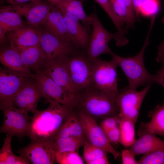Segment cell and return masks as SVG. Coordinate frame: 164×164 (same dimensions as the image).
<instances>
[{
  "mask_svg": "<svg viewBox=\"0 0 164 164\" xmlns=\"http://www.w3.org/2000/svg\"><path fill=\"white\" fill-rule=\"evenodd\" d=\"M135 155L129 149L122 151L121 157L123 164H138V161L135 159Z\"/></svg>",
  "mask_w": 164,
  "mask_h": 164,
  "instance_id": "8d00e7d4",
  "label": "cell"
},
{
  "mask_svg": "<svg viewBox=\"0 0 164 164\" xmlns=\"http://www.w3.org/2000/svg\"><path fill=\"white\" fill-rule=\"evenodd\" d=\"M33 78L41 91L42 97L47 102L54 100L73 109L76 108V97L58 84L40 70L36 72Z\"/></svg>",
  "mask_w": 164,
  "mask_h": 164,
  "instance_id": "9c48e42d",
  "label": "cell"
},
{
  "mask_svg": "<svg viewBox=\"0 0 164 164\" xmlns=\"http://www.w3.org/2000/svg\"><path fill=\"white\" fill-rule=\"evenodd\" d=\"M8 41L6 33L0 28V45L4 44Z\"/></svg>",
  "mask_w": 164,
  "mask_h": 164,
  "instance_id": "ee69618b",
  "label": "cell"
},
{
  "mask_svg": "<svg viewBox=\"0 0 164 164\" xmlns=\"http://www.w3.org/2000/svg\"><path fill=\"white\" fill-rule=\"evenodd\" d=\"M160 62L162 63L161 68L154 75V83L158 84L164 87V57Z\"/></svg>",
  "mask_w": 164,
  "mask_h": 164,
  "instance_id": "74e56055",
  "label": "cell"
},
{
  "mask_svg": "<svg viewBox=\"0 0 164 164\" xmlns=\"http://www.w3.org/2000/svg\"><path fill=\"white\" fill-rule=\"evenodd\" d=\"M32 76L9 69L0 68V108L14 105L13 101L17 93L31 79Z\"/></svg>",
  "mask_w": 164,
  "mask_h": 164,
  "instance_id": "52a82bcc",
  "label": "cell"
},
{
  "mask_svg": "<svg viewBox=\"0 0 164 164\" xmlns=\"http://www.w3.org/2000/svg\"><path fill=\"white\" fill-rule=\"evenodd\" d=\"M150 87V85H147L139 91L132 90L128 87L122 89L116 97L119 108V115L131 120L135 124L141 105Z\"/></svg>",
  "mask_w": 164,
  "mask_h": 164,
  "instance_id": "30bf717a",
  "label": "cell"
},
{
  "mask_svg": "<svg viewBox=\"0 0 164 164\" xmlns=\"http://www.w3.org/2000/svg\"><path fill=\"white\" fill-rule=\"evenodd\" d=\"M110 164L107 155L98 158L93 161L90 164Z\"/></svg>",
  "mask_w": 164,
  "mask_h": 164,
  "instance_id": "7bdbcfd3",
  "label": "cell"
},
{
  "mask_svg": "<svg viewBox=\"0 0 164 164\" xmlns=\"http://www.w3.org/2000/svg\"><path fill=\"white\" fill-rule=\"evenodd\" d=\"M69 137L86 138L81 122L75 109L72 111L55 138Z\"/></svg>",
  "mask_w": 164,
  "mask_h": 164,
  "instance_id": "d4e9b609",
  "label": "cell"
},
{
  "mask_svg": "<svg viewBox=\"0 0 164 164\" xmlns=\"http://www.w3.org/2000/svg\"><path fill=\"white\" fill-rule=\"evenodd\" d=\"M83 147V156L85 161L87 164H90L92 161L107 155L108 152H107L87 141Z\"/></svg>",
  "mask_w": 164,
  "mask_h": 164,
  "instance_id": "4dcf8cb0",
  "label": "cell"
},
{
  "mask_svg": "<svg viewBox=\"0 0 164 164\" xmlns=\"http://www.w3.org/2000/svg\"><path fill=\"white\" fill-rule=\"evenodd\" d=\"M120 117L118 114L102 119L99 125L105 133L118 125Z\"/></svg>",
  "mask_w": 164,
  "mask_h": 164,
  "instance_id": "e575fe53",
  "label": "cell"
},
{
  "mask_svg": "<svg viewBox=\"0 0 164 164\" xmlns=\"http://www.w3.org/2000/svg\"><path fill=\"white\" fill-rule=\"evenodd\" d=\"M56 161L60 164H83V159L78 151L56 152Z\"/></svg>",
  "mask_w": 164,
  "mask_h": 164,
  "instance_id": "1f68e13d",
  "label": "cell"
},
{
  "mask_svg": "<svg viewBox=\"0 0 164 164\" xmlns=\"http://www.w3.org/2000/svg\"><path fill=\"white\" fill-rule=\"evenodd\" d=\"M155 21L151 20L149 30L141 50L138 53L132 57H123L115 54H111L116 60L126 75L128 82V87L136 90L140 85L154 84V75L150 74L146 69L144 62V56L145 49L149 45V36Z\"/></svg>",
  "mask_w": 164,
  "mask_h": 164,
  "instance_id": "3957f363",
  "label": "cell"
},
{
  "mask_svg": "<svg viewBox=\"0 0 164 164\" xmlns=\"http://www.w3.org/2000/svg\"><path fill=\"white\" fill-rule=\"evenodd\" d=\"M41 26L58 38L72 43L63 15L56 6L51 10Z\"/></svg>",
  "mask_w": 164,
  "mask_h": 164,
  "instance_id": "d6986e66",
  "label": "cell"
},
{
  "mask_svg": "<svg viewBox=\"0 0 164 164\" xmlns=\"http://www.w3.org/2000/svg\"><path fill=\"white\" fill-rule=\"evenodd\" d=\"M60 10L72 44L79 50L85 53L91 33L77 18L64 11Z\"/></svg>",
  "mask_w": 164,
  "mask_h": 164,
  "instance_id": "ac0fdd59",
  "label": "cell"
},
{
  "mask_svg": "<svg viewBox=\"0 0 164 164\" xmlns=\"http://www.w3.org/2000/svg\"><path fill=\"white\" fill-rule=\"evenodd\" d=\"M138 162V164H164V148L144 154Z\"/></svg>",
  "mask_w": 164,
  "mask_h": 164,
  "instance_id": "d6a6232c",
  "label": "cell"
},
{
  "mask_svg": "<svg viewBox=\"0 0 164 164\" xmlns=\"http://www.w3.org/2000/svg\"><path fill=\"white\" fill-rule=\"evenodd\" d=\"M111 6L122 24L130 27L129 11L124 0H110Z\"/></svg>",
  "mask_w": 164,
  "mask_h": 164,
  "instance_id": "f546056e",
  "label": "cell"
},
{
  "mask_svg": "<svg viewBox=\"0 0 164 164\" xmlns=\"http://www.w3.org/2000/svg\"><path fill=\"white\" fill-rule=\"evenodd\" d=\"M116 97L90 87L78 93L75 109L82 111L96 120L102 119L119 114Z\"/></svg>",
  "mask_w": 164,
  "mask_h": 164,
  "instance_id": "7a4b0ae2",
  "label": "cell"
},
{
  "mask_svg": "<svg viewBox=\"0 0 164 164\" xmlns=\"http://www.w3.org/2000/svg\"><path fill=\"white\" fill-rule=\"evenodd\" d=\"M164 148V141L153 134L147 133L139 136L129 149L135 155L145 154L152 151Z\"/></svg>",
  "mask_w": 164,
  "mask_h": 164,
  "instance_id": "7402d4cb",
  "label": "cell"
},
{
  "mask_svg": "<svg viewBox=\"0 0 164 164\" xmlns=\"http://www.w3.org/2000/svg\"><path fill=\"white\" fill-rule=\"evenodd\" d=\"M48 107L43 110H37L31 118L28 136L31 141L53 140L74 109L54 100L48 101Z\"/></svg>",
  "mask_w": 164,
  "mask_h": 164,
  "instance_id": "6da1fadb",
  "label": "cell"
},
{
  "mask_svg": "<svg viewBox=\"0 0 164 164\" xmlns=\"http://www.w3.org/2000/svg\"><path fill=\"white\" fill-rule=\"evenodd\" d=\"M49 2L54 6L63 0H47Z\"/></svg>",
  "mask_w": 164,
  "mask_h": 164,
  "instance_id": "f6af8a7d",
  "label": "cell"
},
{
  "mask_svg": "<svg viewBox=\"0 0 164 164\" xmlns=\"http://www.w3.org/2000/svg\"><path fill=\"white\" fill-rule=\"evenodd\" d=\"M162 23L164 24V17L163 18L162 20Z\"/></svg>",
  "mask_w": 164,
  "mask_h": 164,
  "instance_id": "bcb514c9",
  "label": "cell"
},
{
  "mask_svg": "<svg viewBox=\"0 0 164 164\" xmlns=\"http://www.w3.org/2000/svg\"><path fill=\"white\" fill-rule=\"evenodd\" d=\"M124 1L129 11L130 27L133 28L135 21V17L132 0H124Z\"/></svg>",
  "mask_w": 164,
  "mask_h": 164,
  "instance_id": "f35d334b",
  "label": "cell"
},
{
  "mask_svg": "<svg viewBox=\"0 0 164 164\" xmlns=\"http://www.w3.org/2000/svg\"><path fill=\"white\" fill-rule=\"evenodd\" d=\"M105 133L111 144H118L120 143V131L118 125L108 131Z\"/></svg>",
  "mask_w": 164,
  "mask_h": 164,
  "instance_id": "d590c367",
  "label": "cell"
},
{
  "mask_svg": "<svg viewBox=\"0 0 164 164\" xmlns=\"http://www.w3.org/2000/svg\"><path fill=\"white\" fill-rule=\"evenodd\" d=\"M0 62L4 67L13 70L32 76L34 74L24 64L19 53L9 45L1 50Z\"/></svg>",
  "mask_w": 164,
  "mask_h": 164,
  "instance_id": "603a6c76",
  "label": "cell"
},
{
  "mask_svg": "<svg viewBox=\"0 0 164 164\" xmlns=\"http://www.w3.org/2000/svg\"><path fill=\"white\" fill-rule=\"evenodd\" d=\"M24 64L30 71L41 70L46 64L45 53L39 44L19 52Z\"/></svg>",
  "mask_w": 164,
  "mask_h": 164,
  "instance_id": "44dd1931",
  "label": "cell"
},
{
  "mask_svg": "<svg viewBox=\"0 0 164 164\" xmlns=\"http://www.w3.org/2000/svg\"><path fill=\"white\" fill-rule=\"evenodd\" d=\"M82 2L80 0H63L55 6L77 18L91 34L92 31L91 15H88L85 12Z\"/></svg>",
  "mask_w": 164,
  "mask_h": 164,
  "instance_id": "cb8c5ba5",
  "label": "cell"
},
{
  "mask_svg": "<svg viewBox=\"0 0 164 164\" xmlns=\"http://www.w3.org/2000/svg\"><path fill=\"white\" fill-rule=\"evenodd\" d=\"M22 16L10 5L1 6L0 9V28L6 33L24 24Z\"/></svg>",
  "mask_w": 164,
  "mask_h": 164,
  "instance_id": "484cf974",
  "label": "cell"
},
{
  "mask_svg": "<svg viewBox=\"0 0 164 164\" xmlns=\"http://www.w3.org/2000/svg\"><path fill=\"white\" fill-rule=\"evenodd\" d=\"M120 117L118 125L120 131V143L125 147H129L136 140L135 124L128 118L123 117L120 116Z\"/></svg>",
  "mask_w": 164,
  "mask_h": 164,
  "instance_id": "83f0119b",
  "label": "cell"
},
{
  "mask_svg": "<svg viewBox=\"0 0 164 164\" xmlns=\"http://www.w3.org/2000/svg\"><path fill=\"white\" fill-rule=\"evenodd\" d=\"M17 152L32 164H53L56 161V151L52 140L31 141L29 144L19 149Z\"/></svg>",
  "mask_w": 164,
  "mask_h": 164,
  "instance_id": "7c38bea8",
  "label": "cell"
},
{
  "mask_svg": "<svg viewBox=\"0 0 164 164\" xmlns=\"http://www.w3.org/2000/svg\"><path fill=\"white\" fill-rule=\"evenodd\" d=\"M107 13L114 24L118 31L123 29L121 24L118 15L113 9L110 0H94Z\"/></svg>",
  "mask_w": 164,
  "mask_h": 164,
  "instance_id": "836d02e7",
  "label": "cell"
},
{
  "mask_svg": "<svg viewBox=\"0 0 164 164\" xmlns=\"http://www.w3.org/2000/svg\"><path fill=\"white\" fill-rule=\"evenodd\" d=\"M42 97L41 91L33 78L17 93L13 103L16 107L34 114L37 111L38 103Z\"/></svg>",
  "mask_w": 164,
  "mask_h": 164,
  "instance_id": "e0dca14e",
  "label": "cell"
},
{
  "mask_svg": "<svg viewBox=\"0 0 164 164\" xmlns=\"http://www.w3.org/2000/svg\"><path fill=\"white\" fill-rule=\"evenodd\" d=\"M10 5L14 10L25 18L28 25L36 28L41 26L51 10L55 6L47 0Z\"/></svg>",
  "mask_w": 164,
  "mask_h": 164,
  "instance_id": "5bb4252c",
  "label": "cell"
},
{
  "mask_svg": "<svg viewBox=\"0 0 164 164\" xmlns=\"http://www.w3.org/2000/svg\"><path fill=\"white\" fill-rule=\"evenodd\" d=\"M1 110L3 113L4 119L0 129L1 133L20 139L28 135L31 119L28 112L14 105L6 107Z\"/></svg>",
  "mask_w": 164,
  "mask_h": 164,
  "instance_id": "ba28073f",
  "label": "cell"
},
{
  "mask_svg": "<svg viewBox=\"0 0 164 164\" xmlns=\"http://www.w3.org/2000/svg\"><path fill=\"white\" fill-rule=\"evenodd\" d=\"M145 0H132L133 5L135 14L138 17L142 5Z\"/></svg>",
  "mask_w": 164,
  "mask_h": 164,
  "instance_id": "ab89813d",
  "label": "cell"
},
{
  "mask_svg": "<svg viewBox=\"0 0 164 164\" xmlns=\"http://www.w3.org/2000/svg\"><path fill=\"white\" fill-rule=\"evenodd\" d=\"M164 57V41L158 46V54L156 60L160 62L161 60Z\"/></svg>",
  "mask_w": 164,
  "mask_h": 164,
  "instance_id": "60d3db41",
  "label": "cell"
},
{
  "mask_svg": "<svg viewBox=\"0 0 164 164\" xmlns=\"http://www.w3.org/2000/svg\"><path fill=\"white\" fill-rule=\"evenodd\" d=\"M151 120L148 122H142L137 132L138 136L151 133L164 135V103L158 105L150 112Z\"/></svg>",
  "mask_w": 164,
  "mask_h": 164,
  "instance_id": "ffe728a7",
  "label": "cell"
},
{
  "mask_svg": "<svg viewBox=\"0 0 164 164\" xmlns=\"http://www.w3.org/2000/svg\"><path fill=\"white\" fill-rule=\"evenodd\" d=\"M116 60L109 61L98 57L91 63V87L116 97L119 92L117 84Z\"/></svg>",
  "mask_w": 164,
  "mask_h": 164,
  "instance_id": "277c9868",
  "label": "cell"
},
{
  "mask_svg": "<svg viewBox=\"0 0 164 164\" xmlns=\"http://www.w3.org/2000/svg\"><path fill=\"white\" fill-rule=\"evenodd\" d=\"M81 122L88 142L112 154L115 158L120 153L115 149L108 141L105 132L96 120L82 111L75 109Z\"/></svg>",
  "mask_w": 164,
  "mask_h": 164,
  "instance_id": "8fae6325",
  "label": "cell"
},
{
  "mask_svg": "<svg viewBox=\"0 0 164 164\" xmlns=\"http://www.w3.org/2000/svg\"><path fill=\"white\" fill-rule=\"evenodd\" d=\"M59 58L46 63L40 70L68 92L76 97L78 93L70 80L65 61V56Z\"/></svg>",
  "mask_w": 164,
  "mask_h": 164,
  "instance_id": "9a60e30c",
  "label": "cell"
},
{
  "mask_svg": "<svg viewBox=\"0 0 164 164\" xmlns=\"http://www.w3.org/2000/svg\"><path fill=\"white\" fill-rule=\"evenodd\" d=\"M80 0L82 1H84L85 0Z\"/></svg>",
  "mask_w": 164,
  "mask_h": 164,
  "instance_id": "7dc6e473",
  "label": "cell"
},
{
  "mask_svg": "<svg viewBox=\"0 0 164 164\" xmlns=\"http://www.w3.org/2000/svg\"><path fill=\"white\" fill-rule=\"evenodd\" d=\"M12 136L6 135L3 146L0 150V164H29L31 163L26 158L20 155L17 156L11 148Z\"/></svg>",
  "mask_w": 164,
  "mask_h": 164,
  "instance_id": "4316f807",
  "label": "cell"
},
{
  "mask_svg": "<svg viewBox=\"0 0 164 164\" xmlns=\"http://www.w3.org/2000/svg\"><path fill=\"white\" fill-rule=\"evenodd\" d=\"M56 152L78 151L87 141L86 138L72 137H56L53 140Z\"/></svg>",
  "mask_w": 164,
  "mask_h": 164,
  "instance_id": "f1b7e54d",
  "label": "cell"
},
{
  "mask_svg": "<svg viewBox=\"0 0 164 164\" xmlns=\"http://www.w3.org/2000/svg\"><path fill=\"white\" fill-rule=\"evenodd\" d=\"M10 5H18L39 0H4Z\"/></svg>",
  "mask_w": 164,
  "mask_h": 164,
  "instance_id": "b9f144b4",
  "label": "cell"
},
{
  "mask_svg": "<svg viewBox=\"0 0 164 164\" xmlns=\"http://www.w3.org/2000/svg\"><path fill=\"white\" fill-rule=\"evenodd\" d=\"M94 11L91 14L92 31L85 52L91 63L101 54L108 53L111 55L113 52L109 46V43L112 39L116 42L119 38L117 32L111 33L105 29L98 18L96 8L94 7Z\"/></svg>",
  "mask_w": 164,
  "mask_h": 164,
  "instance_id": "5b68a950",
  "label": "cell"
},
{
  "mask_svg": "<svg viewBox=\"0 0 164 164\" xmlns=\"http://www.w3.org/2000/svg\"><path fill=\"white\" fill-rule=\"evenodd\" d=\"M65 61L71 82L78 93L91 87V63L85 52L66 55Z\"/></svg>",
  "mask_w": 164,
  "mask_h": 164,
  "instance_id": "8992f818",
  "label": "cell"
},
{
  "mask_svg": "<svg viewBox=\"0 0 164 164\" xmlns=\"http://www.w3.org/2000/svg\"><path fill=\"white\" fill-rule=\"evenodd\" d=\"M9 45L19 52L26 48L39 44V28L27 23L6 33Z\"/></svg>",
  "mask_w": 164,
  "mask_h": 164,
  "instance_id": "2e32d148",
  "label": "cell"
},
{
  "mask_svg": "<svg viewBox=\"0 0 164 164\" xmlns=\"http://www.w3.org/2000/svg\"><path fill=\"white\" fill-rule=\"evenodd\" d=\"M39 44L46 56V64L63 55L80 51L71 43L61 40L40 26Z\"/></svg>",
  "mask_w": 164,
  "mask_h": 164,
  "instance_id": "4fadbf2b",
  "label": "cell"
}]
</instances>
